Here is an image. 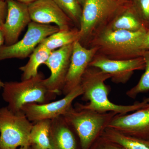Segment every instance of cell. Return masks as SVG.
I'll return each mask as SVG.
<instances>
[{
    "instance_id": "obj_17",
    "label": "cell",
    "mask_w": 149,
    "mask_h": 149,
    "mask_svg": "<svg viewBox=\"0 0 149 149\" xmlns=\"http://www.w3.org/2000/svg\"><path fill=\"white\" fill-rule=\"evenodd\" d=\"M101 136L123 149H149V140L127 136L112 128H106Z\"/></svg>"
},
{
    "instance_id": "obj_30",
    "label": "cell",
    "mask_w": 149,
    "mask_h": 149,
    "mask_svg": "<svg viewBox=\"0 0 149 149\" xmlns=\"http://www.w3.org/2000/svg\"><path fill=\"white\" fill-rule=\"evenodd\" d=\"M30 146H25L21 147L19 149H30Z\"/></svg>"
},
{
    "instance_id": "obj_5",
    "label": "cell",
    "mask_w": 149,
    "mask_h": 149,
    "mask_svg": "<svg viewBox=\"0 0 149 149\" xmlns=\"http://www.w3.org/2000/svg\"><path fill=\"white\" fill-rule=\"evenodd\" d=\"M126 2L120 0H86L82 7L78 41L84 46L88 44Z\"/></svg>"
},
{
    "instance_id": "obj_27",
    "label": "cell",
    "mask_w": 149,
    "mask_h": 149,
    "mask_svg": "<svg viewBox=\"0 0 149 149\" xmlns=\"http://www.w3.org/2000/svg\"><path fill=\"white\" fill-rule=\"evenodd\" d=\"M5 42L4 36L2 30L0 29V47L3 46V44Z\"/></svg>"
},
{
    "instance_id": "obj_3",
    "label": "cell",
    "mask_w": 149,
    "mask_h": 149,
    "mask_svg": "<svg viewBox=\"0 0 149 149\" xmlns=\"http://www.w3.org/2000/svg\"><path fill=\"white\" fill-rule=\"evenodd\" d=\"M116 114L113 112H99L84 108L77 103L63 116L77 133L81 149H89Z\"/></svg>"
},
{
    "instance_id": "obj_4",
    "label": "cell",
    "mask_w": 149,
    "mask_h": 149,
    "mask_svg": "<svg viewBox=\"0 0 149 149\" xmlns=\"http://www.w3.org/2000/svg\"><path fill=\"white\" fill-rule=\"evenodd\" d=\"M44 79L42 74L39 73L21 82L5 83L2 97L8 107L13 111H19L26 104L46 103L55 99L56 96L48 91Z\"/></svg>"
},
{
    "instance_id": "obj_6",
    "label": "cell",
    "mask_w": 149,
    "mask_h": 149,
    "mask_svg": "<svg viewBox=\"0 0 149 149\" xmlns=\"http://www.w3.org/2000/svg\"><path fill=\"white\" fill-rule=\"evenodd\" d=\"M33 123L22 111H13L8 107L0 108V149H17L30 146Z\"/></svg>"
},
{
    "instance_id": "obj_29",
    "label": "cell",
    "mask_w": 149,
    "mask_h": 149,
    "mask_svg": "<svg viewBox=\"0 0 149 149\" xmlns=\"http://www.w3.org/2000/svg\"><path fill=\"white\" fill-rule=\"evenodd\" d=\"M77 1H78V2L80 3V5H81V6L83 7V5H84V3H85L86 0H77Z\"/></svg>"
},
{
    "instance_id": "obj_31",
    "label": "cell",
    "mask_w": 149,
    "mask_h": 149,
    "mask_svg": "<svg viewBox=\"0 0 149 149\" xmlns=\"http://www.w3.org/2000/svg\"><path fill=\"white\" fill-rule=\"evenodd\" d=\"M4 85V83H3L2 81L0 79V89L3 88Z\"/></svg>"
},
{
    "instance_id": "obj_32",
    "label": "cell",
    "mask_w": 149,
    "mask_h": 149,
    "mask_svg": "<svg viewBox=\"0 0 149 149\" xmlns=\"http://www.w3.org/2000/svg\"><path fill=\"white\" fill-rule=\"evenodd\" d=\"M31 146H32V148H30V149H42L38 148V147L34 146V145H31Z\"/></svg>"
},
{
    "instance_id": "obj_28",
    "label": "cell",
    "mask_w": 149,
    "mask_h": 149,
    "mask_svg": "<svg viewBox=\"0 0 149 149\" xmlns=\"http://www.w3.org/2000/svg\"><path fill=\"white\" fill-rule=\"evenodd\" d=\"M16 1L28 4L35 1H37V0H16Z\"/></svg>"
},
{
    "instance_id": "obj_18",
    "label": "cell",
    "mask_w": 149,
    "mask_h": 149,
    "mask_svg": "<svg viewBox=\"0 0 149 149\" xmlns=\"http://www.w3.org/2000/svg\"><path fill=\"white\" fill-rule=\"evenodd\" d=\"M51 51L41 44L35 48L29 56L27 64L19 68L22 72V80H27L35 77L38 74V69L41 65L44 64L50 54Z\"/></svg>"
},
{
    "instance_id": "obj_12",
    "label": "cell",
    "mask_w": 149,
    "mask_h": 149,
    "mask_svg": "<svg viewBox=\"0 0 149 149\" xmlns=\"http://www.w3.org/2000/svg\"><path fill=\"white\" fill-rule=\"evenodd\" d=\"M97 52L95 47L86 48L78 40L73 43L69 69L62 94H68L80 85L81 78Z\"/></svg>"
},
{
    "instance_id": "obj_20",
    "label": "cell",
    "mask_w": 149,
    "mask_h": 149,
    "mask_svg": "<svg viewBox=\"0 0 149 149\" xmlns=\"http://www.w3.org/2000/svg\"><path fill=\"white\" fill-rule=\"evenodd\" d=\"M51 122L44 120L33 123L30 135L31 145L42 149H54L51 140Z\"/></svg>"
},
{
    "instance_id": "obj_1",
    "label": "cell",
    "mask_w": 149,
    "mask_h": 149,
    "mask_svg": "<svg viewBox=\"0 0 149 149\" xmlns=\"http://www.w3.org/2000/svg\"><path fill=\"white\" fill-rule=\"evenodd\" d=\"M109 78V74L96 68L88 67L82 76L80 85L83 91L82 99L89 102L86 104L78 103L79 106L99 112H113L117 114H125L138 110L148 104L144 100L128 105L112 102L108 98L109 88L105 84Z\"/></svg>"
},
{
    "instance_id": "obj_24",
    "label": "cell",
    "mask_w": 149,
    "mask_h": 149,
    "mask_svg": "<svg viewBox=\"0 0 149 149\" xmlns=\"http://www.w3.org/2000/svg\"><path fill=\"white\" fill-rule=\"evenodd\" d=\"M89 149H123L113 142L103 136L98 138Z\"/></svg>"
},
{
    "instance_id": "obj_25",
    "label": "cell",
    "mask_w": 149,
    "mask_h": 149,
    "mask_svg": "<svg viewBox=\"0 0 149 149\" xmlns=\"http://www.w3.org/2000/svg\"><path fill=\"white\" fill-rule=\"evenodd\" d=\"M7 8L6 0H0V29H1L5 21L7 9Z\"/></svg>"
},
{
    "instance_id": "obj_11",
    "label": "cell",
    "mask_w": 149,
    "mask_h": 149,
    "mask_svg": "<svg viewBox=\"0 0 149 149\" xmlns=\"http://www.w3.org/2000/svg\"><path fill=\"white\" fill-rule=\"evenodd\" d=\"M108 128L125 135L149 140V103L129 114H117Z\"/></svg>"
},
{
    "instance_id": "obj_8",
    "label": "cell",
    "mask_w": 149,
    "mask_h": 149,
    "mask_svg": "<svg viewBox=\"0 0 149 149\" xmlns=\"http://www.w3.org/2000/svg\"><path fill=\"white\" fill-rule=\"evenodd\" d=\"M83 94V89L80 85L62 99L46 103L26 104L22 108L21 111L33 123L40 120H52L66 113L72 106L74 100Z\"/></svg>"
},
{
    "instance_id": "obj_10",
    "label": "cell",
    "mask_w": 149,
    "mask_h": 149,
    "mask_svg": "<svg viewBox=\"0 0 149 149\" xmlns=\"http://www.w3.org/2000/svg\"><path fill=\"white\" fill-rule=\"evenodd\" d=\"M89 66L96 68L109 74L112 81L116 83H127L134 71L145 69L143 57L127 60H113L96 54Z\"/></svg>"
},
{
    "instance_id": "obj_14",
    "label": "cell",
    "mask_w": 149,
    "mask_h": 149,
    "mask_svg": "<svg viewBox=\"0 0 149 149\" xmlns=\"http://www.w3.org/2000/svg\"><path fill=\"white\" fill-rule=\"evenodd\" d=\"M32 21L39 24L54 23L59 30L72 29V22L52 0H37L28 4Z\"/></svg>"
},
{
    "instance_id": "obj_33",
    "label": "cell",
    "mask_w": 149,
    "mask_h": 149,
    "mask_svg": "<svg viewBox=\"0 0 149 149\" xmlns=\"http://www.w3.org/2000/svg\"><path fill=\"white\" fill-rule=\"evenodd\" d=\"M120 1L125 2L131 1V0H120Z\"/></svg>"
},
{
    "instance_id": "obj_23",
    "label": "cell",
    "mask_w": 149,
    "mask_h": 149,
    "mask_svg": "<svg viewBox=\"0 0 149 149\" xmlns=\"http://www.w3.org/2000/svg\"><path fill=\"white\" fill-rule=\"evenodd\" d=\"M136 12L149 28V0H131Z\"/></svg>"
},
{
    "instance_id": "obj_2",
    "label": "cell",
    "mask_w": 149,
    "mask_h": 149,
    "mask_svg": "<svg viewBox=\"0 0 149 149\" xmlns=\"http://www.w3.org/2000/svg\"><path fill=\"white\" fill-rule=\"evenodd\" d=\"M147 29L137 32L102 29L88 45L97 49L96 54L113 60H127L142 56V43Z\"/></svg>"
},
{
    "instance_id": "obj_13",
    "label": "cell",
    "mask_w": 149,
    "mask_h": 149,
    "mask_svg": "<svg viewBox=\"0 0 149 149\" xmlns=\"http://www.w3.org/2000/svg\"><path fill=\"white\" fill-rule=\"evenodd\" d=\"M7 15L2 30L6 45H13L26 26L32 21L28 4L16 0H6Z\"/></svg>"
},
{
    "instance_id": "obj_16",
    "label": "cell",
    "mask_w": 149,
    "mask_h": 149,
    "mask_svg": "<svg viewBox=\"0 0 149 149\" xmlns=\"http://www.w3.org/2000/svg\"><path fill=\"white\" fill-rule=\"evenodd\" d=\"M104 28L130 32L148 29L136 12L131 1L125 3Z\"/></svg>"
},
{
    "instance_id": "obj_26",
    "label": "cell",
    "mask_w": 149,
    "mask_h": 149,
    "mask_svg": "<svg viewBox=\"0 0 149 149\" xmlns=\"http://www.w3.org/2000/svg\"><path fill=\"white\" fill-rule=\"evenodd\" d=\"M142 49L144 51L149 50V28L144 35L142 43Z\"/></svg>"
},
{
    "instance_id": "obj_19",
    "label": "cell",
    "mask_w": 149,
    "mask_h": 149,
    "mask_svg": "<svg viewBox=\"0 0 149 149\" xmlns=\"http://www.w3.org/2000/svg\"><path fill=\"white\" fill-rule=\"evenodd\" d=\"M79 38V29L76 27L68 30H59L46 37L40 44L52 52L73 44Z\"/></svg>"
},
{
    "instance_id": "obj_7",
    "label": "cell",
    "mask_w": 149,
    "mask_h": 149,
    "mask_svg": "<svg viewBox=\"0 0 149 149\" xmlns=\"http://www.w3.org/2000/svg\"><path fill=\"white\" fill-rule=\"evenodd\" d=\"M27 32L19 41L0 47V61L7 59H24L30 56L44 39L59 30L57 26L31 21Z\"/></svg>"
},
{
    "instance_id": "obj_21",
    "label": "cell",
    "mask_w": 149,
    "mask_h": 149,
    "mask_svg": "<svg viewBox=\"0 0 149 149\" xmlns=\"http://www.w3.org/2000/svg\"><path fill=\"white\" fill-rule=\"evenodd\" d=\"M79 29L82 14V6L77 0H52Z\"/></svg>"
},
{
    "instance_id": "obj_22",
    "label": "cell",
    "mask_w": 149,
    "mask_h": 149,
    "mask_svg": "<svg viewBox=\"0 0 149 149\" xmlns=\"http://www.w3.org/2000/svg\"><path fill=\"white\" fill-rule=\"evenodd\" d=\"M142 56L145 63V72L137 85L126 92V95L131 98H135L139 94L149 91V50L144 51ZM144 100L149 103V97Z\"/></svg>"
},
{
    "instance_id": "obj_9",
    "label": "cell",
    "mask_w": 149,
    "mask_h": 149,
    "mask_svg": "<svg viewBox=\"0 0 149 149\" xmlns=\"http://www.w3.org/2000/svg\"><path fill=\"white\" fill-rule=\"evenodd\" d=\"M73 44L51 52L45 65L50 70V76L44 79L48 91L57 96L62 94L69 69Z\"/></svg>"
},
{
    "instance_id": "obj_15",
    "label": "cell",
    "mask_w": 149,
    "mask_h": 149,
    "mask_svg": "<svg viewBox=\"0 0 149 149\" xmlns=\"http://www.w3.org/2000/svg\"><path fill=\"white\" fill-rule=\"evenodd\" d=\"M50 136L54 149H81L77 133L63 115L51 120Z\"/></svg>"
}]
</instances>
